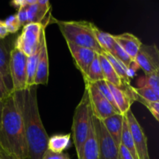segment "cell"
<instances>
[{"label": "cell", "mask_w": 159, "mask_h": 159, "mask_svg": "<svg viewBox=\"0 0 159 159\" xmlns=\"http://www.w3.org/2000/svg\"><path fill=\"white\" fill-rule=\"evenodd\" d=\"M37 85L14 92L24 121L27 159H42L48 149V134L42 123L37 102Z\"/></svg>", "instance_id": "1"}, {"label": "cell", "mask_w": 159, "mask_h": 159, "mask_svg": "<svg viewBox=\"0 0 159 159\" xmlns=\"http://www.w3.org/2000/svg\"><path fill=\"white\" fill-rule=\"evenodd\" d=\"M0 148L17 159H27L24 121L14 92L3 100L0 122Z\"/></svg>", "instance_id": "2"}, {"label": "cell", "mask_w": 159, "mask_h": 159, "mask_svg": "<svg viewBox=\"0 0 159 159\" xmlns=\"http://www.w3.org/2000/svg\"><path fill=\"white\" fill-rule=\"evenodd\" d=\"M55 22L66 42L91 49L98 54L103 53L95 37L93 23L85 20H55Z\"/></svg>", "instance_id": "3"}, {"label": "cell", "mask_w": 159, "mask_h": 159, "mask_svg": "<svg viewBox=\"0 0 159 159\" xmlns=\"http://www.w3.org/2000/svg\"><path fill=\"white\" fill-rule=\"evenodd\" d=\"M92 116L93 112L89 98L88 92L85 89L83 96L75 110L71 126L72 139L77 155L80 152L87 138Z\"/></svg>", "instance_id": "4"}, {"label": "cell", "mask_w": 159, "mask_h": 159, "mask_svg": "<svg viewBox=\"0 0 159 159\" xmlns=\"http://www.w3.org/2000/svg\"><path fill=\"white\" fill-rule=\"evenodd\" d=\"M46 27L43 23H30L23 26V30L16 40L14 48L30 57L39 48L43 30Z\"/></svg>", "instance_id": "5"}, {"label": "cell", "mask_w": 159, "mask_h": 159, "mask_svg": "<svg viewBox=\"0 0 159 159\" xmlns=\"http://www.w3.org/2000/svg\"><path fill=\"white\" fill-rule=\"evenodd\" d=\"M26 57L13 48L9 52V72L12 92L23 91L26 88Z\"/></svg>", "instance_id": "6"}, {"label": "cell", "mask_w": 159, "mask_h": 159, "mask_svg": "<svg viewBox=\"0 0 159 159\" xmlns=\"http://www.w3.org/2000/svg\"><path fill=\"white\" fill-rule=\"evenodd\" d=\"M85 89L88 92L93 116H96L97 119L102 120L112 115L120 113L104 97L96 84L85 82Z\"/></svg>", "instance_id": "7"}, {"label": "cell", "mask_w": 159, "mask_h": 159, "mask_svg": "<svg viewBox=\"0 0 159 159\" xmlns=\"http://www.w3.org/2000/svg\"><path fill=\"white\" fill-rule=\"evenodd\" d=\"M93 120L99 144V159H119L118 148L100 120L93 114Z\"/></svg>", "instance_id": "8"}, {"label": "cell", "mask_w": 159, "mask_h": 159, "mask_svg": "<svg viewBox=\"0 0 159 159\" xmlns=\"http://www.w3.org/2000/svg\"><path fill=\"white\" fill-rule=\"evenodd\" d=\"M134 63L145 75L159 72V50L156 44H142L134 59Z\"/></svg>", "instance_id": "9"}, {"label": "cell", "mask_w": 159, "mask_h": 159, "mask_svg": "<svg viewBox=\"0 0 159 159\" xmlns=\"http://www.w3.org/2000/svg\"><path fill=\"white\" fill-rule=\"evenodd\" d=\"M125 116L127 119L138 159H151L148 147V138L142 127L135 117L134 114L132 113L131 110H129Z\"/></svg>", "instance_id": "10"}, {"label": "cell", "mask_w": 159, "mask_h": 159, "mask_svg": "<svg viewBox=\"0 0 159 159\" xmlns=\"http://www.w3.org/2000/svg\"><path fill=\"white\" fill-rule=\"evenodd\" d=\"M66 43L71 54V57L75 61V65L80 71L84 79L86 75L90 65L93 62V59L95 58L97 53L91 49L77 46L70 42H66Z\"/></svg>", "instance_id": "11"}, {"label": "cell", "mask_w": 159, "mask_h": 159, "mask_svg": "<svg viewBox=\"0 0 159 159\" xmlns=\"http://www.w3.org/2000/svg\"><path fill=\"white\" fill-rule=\"evenodd\" d=\"M108 85L118 110L121 114L125 115L130 110V107L134 101H136V94L134 90V87L130 89L126 90L118 88L110 83H108Z\"/></svg>", "instance_id": "12"}, {"label": "cell", "mask_w": 159, "mask_h": 159, "mask_svg": "<svg viewBox=\"0 0 159 159\" xmlns=\"http://www.w3.org/2000/svg\"><path fill=\"white\" fill-rule=\"evenodd\" d=\"M77 157L78 159H99V144L93 116L90 122L87 138L80 152L77 155Z\"/></svg>", "instance_id": "13"}, {"label": "cell", "mask_w": 159, "mask_h": 159, "mask_svg": "<svg viewBox=\"0 0 159 159\" xmlns=\"http://www.w3.org/2000/svg\"><path fill=\"white\" fill-rule=\"evenodd\" d=\"M115 41L123 48L124 51L128 54L129 57L134 62L137 54L139 51L140 48L143 44L139 38L130 33H124L119 35H113Z\"/></svg>", "instance_id": "14"}, {"label": "cell", "mask_w": 159, "mask_h": 159, "mask_svg": "<svg viewBox=\"0 0 159 159\" xmlns=\"http://www.w3.org/2000/svg\"><path fill=\"white\" fill-rule=\"evenodd\" d=\"M49 78V59H48V44L46 38L43 40L41 51L39 56L38 64L36 71L34 85H47Z\"/></svg>", "instance_id": "15"}, {"label": "cell", "mask_w": 159, "mask_h": 159, "mask_svg": "<svg viewBox=\"0 0 159 159\" xmlns=\"http://www.w3.org/2000/svg\"><path fill=\"white\" fill-rule=\"evenodd\" d=\"M124 120V115L121 113H116L101 120L117 148H119L121 144V134Z\"/></svg>", "instance_id": "16"}, {"label": "cell", "mask_w": 159, "mask_h": 159, "mask_svg": "<svg viewBox=\"0 0 159 159\" xmlns=\"http://www.w3.org/2000/svg\"><path fill=\"white\" fill-rule=\"evenodd\" d=\"M51 4L48 0H37V2L26 6L27 23H43L42 21L49 12Z\"/></svg>", "instance_id": "17"}, {"label": "cell", "mask_w": 159, "mask_h": 159, "mask_svg": "<svg viewBox=\"0 0 159 159\" xmlns=\"http://www.w3.org/2000/svg\"><path fill=\"white\" fill-rule=\"evenodd\" d=\"M46 38L45 35V29L43 30L41 36V40L40 43L39 45V48L37 51L34 53L31 56L27 57L26 58V88L34 86V80H35L36 71H37V64H38L39 56H40V51H41L42 44H43V40Z\"/></svg>", "instance_id": "18"}, {"label": "cell", "mask_w": 159, "mask_h": 159, "mask_svg": "<svg viewBox=\"0 0 159 159\" xmlns=\"http://www.w3.org/2000/svg\"><path fill=\"white\" fill-rule=\"evenodd\" d=\"M99 62H100L102 74H103L104 76V79H105L108 83L112 84V85H115L116 87H118V88L120 89H126L128 86H130V85H125L123 83L121 79L119 77V75L116 74L115 70L113 69V68L112 67L111 64L109 62V61L107 60V57L104 56L103 54H99Z\"/></svg>", "instance_id": "19"}, {"label": "cell", "mask_w": 159, "mask_h": 159, "mask_svg": "<svg viewBox=\"0 0 159 159\" xmlns=\"http://www.w3.org/2000/svg\"><path fill=\"white\" fill-rule=\"evenodd\" d=\"M71 144V134H55L48 138V149L54 153H62Z\"/></svg>", "instance_id": "20"}, {"label": "cell", "mask_w": 159, "mask_h": 159, "mask_svg": "<svg viewBox=\"0 0 159 159\" xmlns=\"http://www.w3.org/2000/svg\"><path fill=\"white\" fill-rule=\"evenodd\" d=\"M0 74L2 76L6 85L10 92L12 89L10 88L11 82L10 72H9V53L8 52L7 48L4 43L0 40Z\"/></svg>", "instance_id": "21"}, {"label": "cell", "mask_w": 159, "mask_h": 159, "mask_svg": "<svg viewBox=\"0 0 159 159\" xmlns=\"http://www.w3.org/2000/svg\"><path fill=\"white\" fill-rule=\"evenodd\" d=\"M102 54H103L104 56L107 57V59L109 61V62L111 64L112 67H113V69L115 70L116 74H117L118 75H119V77L121 79L123 83L125 85H130V75H129L128 68H127L122 62L120 61L118 59H116V57H113V56L111 54H110V53L103 52Z\"/></svg>", "instance_id": "22"}, {"label": "cell", "mask_w": 159, "mask_h": 159, "mask_svg": "<svg viewBox=\"0 0 159 159\" xmlns=\"http://www.w3.org/2000/svg\"><path fill=\"white\" fill-rule=\"evenodd\" d=\"M84 82L88 83H96L101 80L104 79L103 74H102V68H101L100 62L99 59V54H96L95 58L93 59V62L89 68L87 74L84 78Z\"/></svg>", "instance_id": "23"}, {"label": "cell", "mask_w": 159, "mask_h": 159, "mask_svg": "<svg viewBox=\"0 0 159 159\" xmlns=\"http://www.w3.org/2000/svg\"><path fill=\"white\" fill-rule=\"evenodd\" d=\"M94 34L96 37V40L98 41L99 44L103 50V52L110 53L113 50V46H114L115 40L113 39V36L109 33L102 31V30L99 29V27L95 25L94 26Z\"/></svg>", "instance_id": "24"}, {"label": "cell", "mask_w": 159, "mask_h": 159, "mask_svg": "<svg viewBox=\"0 0 159 159\" xmlns=\"http://www.w3.org/2000/svg\"><path fill=\"white\" fill-rule=\"evenodd\" d=\"M121 144L124 146L125 148L129 151L134 159H138V154H137L136 149H135L134 143L133 138H132L131 133H130V128L128 126V122L126 116L124 115V125L122 129V134H121Z\"/></svg>", "instance_id": "25"}, {"label": "cell", "mask_w": 159, "mask_h": 159, "mask_svg": "<svg viewBox=\"0 0 159 159\" xmlns=\"http://www.w3.org/2000/svg\"><path fill=\"white\" fill-rule=\"evenodd\" d=\"M134 90L135 92V94L138 97L141 99L147 100L148 102H159V95L156 94L153 89L147 85H142L138 88H134Z\"/></svg>", "instance_id": "26"}, {"label": "cell", "mask_w": 159, "mask_h": 159, "mask_svg": "<svg viewBox=\"0 0 159 159\" xmlns=\"http://www.w3.org/2000/svg\"><path fill=\"white\" fill-rule=\"evenodd\" d=\"M110 54H111L113 57H115L116 59H118L120 61L122 62L128 69H130V66H131L132 64L134 63V61H132V59L129 57L128 54L123 50V48H121L116 42L115 43L114 46H113V50H112L111 52H110Z\"/></svg>", "instance_id": "27"}, {"label": "cell", "mask_w": 159, "mask_h": 159, "mask_svg": "<svg viewBox=\"0 0 159 159\" xmlns=\"http://www.w3.org/2000/svg\"><path fill=\"white\" fill-rule=\"evenodd\" d=\"M94 84H96V85L97 86V88L99 89V90L100 91V93L103 95L104 97H105L106 99H107V100H108L109 102L111 103V105L113 106V107H114V108L116 109L118 112H120L119 110H118L117 107H116V103H115L114 100H113V95H112L111 91H110V88H109L108 83H107V81L101 80V81H99V82H96V83H94Z\"/></svg>", "instance_id": "28"}, {"label": "cell", "mask_w": 159, "mask_h": 159, "mask_svg": "<svg viewBox=\"0 0 159 159\" xmlns=\"http://www.w3.org/2000/svg\"><path fill=\"white\" fill-rule=\"evenodd\" d=\"M159 72H154L151 74L145 75L144 78V85L150 87L156 94L159 95Z\"/></svg>", "instance_id": "29"}, {"label": "cell", "mask_w": 159, "mask_h": 159, "mask_svg": "<svg viewBox=\"0 0 159 159\" xmlns=\"http://www.w3.org/2000/svg\"><path fill=\"white\" fill-rule=\"evenodd\" d=\"M136 101H138V102L142 103L144 106H145L148 108V110L151 112L154 118L157 121L159 120V102H148V101L144 100V99L138 97L137 95Z\"/></svg>", "instance_id": "30"}, {"label": "cell", "mask_w": 159, "mask_h": 159, "mask_svg": "<svg viewBox=\"0 0 159 159\" xmlns=\"http://www.w3.org/2000/svg\"><path fill=\"white\" fill-rule=\"evenodd\" d=\"M4 23L6 25V27L9 34V33L10 34H14V33L17 32L20 30V28L21 27V25H20L16 14L8 16L4 20Z\"/></svg>", "instance_id": "31"}, {"label": "cell", "mask_w": 159, "mask_h": 159, "mask_svg": "<svg viewBox=\"0 0 159 159\" xmlns=\"http://www.w3.org/2000/svg\"><path fill=\"white\" fill-rule=\"evenodd\" d=\"M42 159H71L67 153H54L48 149L44 152Z\"/></svg>", "instance_id": "32"}, {"label": "cell", "mask_w": 159, "mask_h": 159, "mask_svg": "<svg viewBox=\"0 0 159 159\" xmlns=\"http://www.w3.org/2000/svg\"><path fill=\"white\" fill-rule=\"evenodd\" d=\"M16 16L18 19L19 22H20V25L22 26H25L27 24V14H26V6H23V7L20 8L16 12Z\"/></svg>", "instance_id": "33"}, {"label": "cell", "mask_w": 159, "mask_h": 159, "mask_svg": "<svg viewBox=\"0 0 159 159\" xmlns=\"http://www.w3.org/2000/svg\"><path fill=\"white\" fill-rule=\"evenodd\" d=\"M11 92L9 91V89L6 85L2 76L0 74V99L4 100L5 99L8 97L10 95Z\"/></svg>", "instance_id": "34"}, {"label": "cell", "mask_w": 159, "mask_h": 159, "mask_svg": "<svg viewBox=\"0 0 159 159\" xmlns=\"http://www.w3.org/2000/svg\"><path fill=\"white\" fill-rule=\"evenodd\" d=\"M37 0H14L10 2V5L13 7L19 9L20 8L23 7L27 5H32L37 2Z\"/></svg>", "instance_id": "35"}, {"label": "cell", "mask_w": 159, "mask_h": 159, "mask_svg": "<svg viewBox=\"0 0 159 159\" xmlns=\"http://www.w3.org/2000/svg\"><path fill=\"white\" fill-rule=\"evenodd\" d=\"M118 152H119V159H134L129 151L125 148L122 144H120L118 148Z\"/></svg>", "instance_id": "36"}, {"label": "cell", "mask_w": 159, "mask_h": 159, "mask_svg": "<svg viewBox=\"0 0 159 159\" xmlns=\"http://www.w3.org/2000/svg\"><path fill=\"white\" fill-rule=\"evenodd\" d=\"M9 34L6 25L4 23V20H0V39H3Z\"/></svg>", "instance_id": "37"}, {"label": "cell", "mask_w": 159, "mask_h": 159, "mask_svg": "<svg viewBox=\"0 0 159 159\" xmlns=\"http://www.w3.org/2000/svg\"><path fill=\"white\" fill-rule=\"evenodd\" d=\"M0 158L1 159H17L16 157H14L13 155H10V154H8L7 152L3 151L1 148H0Z\"/></svg>", "instance_id": "38"}, {"label": "cell", "mask_w": 159, "mask_h": 159, "mask_svg": "<svg viewBox=\"0 0 159 159\" xmlns=\"http://www.w3.org/2000/svg\"><path fill=\"white\" fill-rule=\"evenodd\" d=\"M2 107H3V100H1V99H0V122H1L2 111Z\"/></svg>", "instance_id": "39"}, {"label": "cell", "mask_w": 159, "mask_h": 159, "mask_svg": "<svg viewBox=\"0 0 159 159\" xmlns=\"http://www.w3.org/2000/svg\"><path fill=\"white\" fill-rule=\"evenodd\" d=\"M0 159H1V158H0Z\"/></svg>", "instance_id": "40"}]
</instances>
